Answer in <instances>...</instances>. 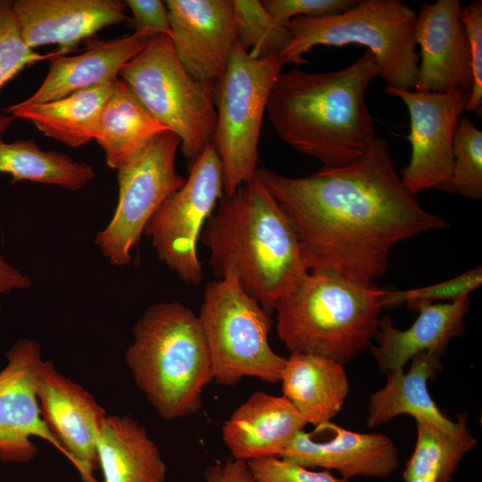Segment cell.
<instances>
[{
  "instance_id": "6da1fadb",
  "label": "cell",
  "mask_w": 482,
  "mask_h": 482,
  "mask_svg": "<svg viewBox=\"0 0 482 482\" xmlns=\"http://www.w3.org/2000/svg\"><path fill=\"white\" fill-rule=\"evenodd\" d=\"M254 178L287 216L309 270L373 283L396 244L449 227L404 187L383 137L344 165L299 178L257 168Z\"/></svg>"
},
{
  "instance_id": "7a4b0ae2",
  "label": "cell",
  "mask_w": 482,
  "mask_h": 482,
  "mask_svg": "<svg viewBox=\"0 0 482 482\" xmlns=\"http://www.w3.org/2000/svg\"><path fill=\"white\" fill-rule=\"evenodd\" d=\"M376 77L377 62L368 50L337 71L281 72L267 104L268 120L283 142L322 168L352 162L378 137L366 102Z\"/></svg>"
},
{
  "instance_id": "3957f363",
  "label": "cell",
  "mask_w": 482,
  "mask_h": 482,
  "mask_svg": "<svg viewBox=\"0 0 482 482\" xmlns=\"http://www.w3.org/2000/svg\"><path fill=\"white\" fill-rule=\"evenodd\" d=\"M200 240L215 277L233 273L269 313L309 272L291 222L255 178L222 195Z\"/></svg>"
},
{
  "instance_id": "277c9868",
  "label": "cell",
  "mask_w": 482,
  "mask_h": 482,
  "mask_svg": "<svg viewBox=\"0 0 482 482\" xmlns=\"http://www.w3.org/2000/svg\"><path fill=\"white\" fill-rule=\"evenodd\" d=\"M385 295L372 282L309 270L275 306L278 336L290 353L347 364L371 344Z\"/></svg>"
},
{
  "instance_id": "5b68a950",
  "label": "cell",
  "mask_w": 482,
  "mask_h": 482,
  "mask_svg": "<svg viewBox=\"0 0 482 482\" xmlns=\"http://www.w3.org/2000/svg\"><path fill=\"white\" fill-rule=\"evenodd\" d=\"M125 353L137 386L166 420L196 413L213 379L211 354L198 315L178 302L147 307L133 327Z\"/></svg>"
},
{
  "instance_id": "8992f818",
  "label": "cell",
  "mask_w": 482,
  "mask_h": 482,
  "mask_svg": "<svg viewBox=\"0 0 482 482\" xmlns=\"http://www.w3.org/2000/svg\"><path fill=\"white\" fill-rule=\"evenodd\" d=\"M416 18V12L400 0H358L341 13L295 17L286 24L288 41L279 55L284 64H306L303 54L317 46L357 44L374 55L377 75L386 87L411 90L419 72Z\"/></svg>"
},
{
  "instance_id": "52a82bcc",
  "label": "cell",
  "mask_w": 482,
  "mask_h": 482,
  "mask_svg": "<svg viewBox=\"0 0 482 482\" xmlns=\"http://www.w3.org/2000/svg\"><path fill=\"white\" fill-rule=\"evenodd\" d=\"M119 76L149 114L177 135L186 157L192 161L212 142L215 87L188 74L170 37L153 36Z\"/></svg>"
},
{
  "instance_id": "ba28073f",
  "label": "cell",
  "mask_w": 482,
  "mask_h": 482,
  "mask_svg": "<svg viewBox=\"0 0 482 482\" xmlns=\"http://www.w3.org/2000/svg\"><path fill=\"white\" fill-rule=\"evenodd\" d=\"M270 314L233 273L206 284L198 317L217 383L235 386L245 377L280 382L287 358L270 345Z\"/></svg>"
},
{
  "instance_id": "9c48e42d",
  "label": "cell",
  "mask_w": 482,
  "mask_h": 482,
  "mask_svg": "<svg viewBox=\"0 0 482 482\" xmlns=\"http://www.w3.org/2000/svg\"><path fill=\"white\" fill-rule=\"evenodd\" d=\"M283 66L279 54L254 58L235 46L216 87V126L211 142L221 163L224 195L254 179L263 116Z\"/></svg>"
},
{
  "instance_id": "30bf717a",
  "label": "cell",
  "mask_w": 482,
  "mask_h": 482,
  "mask_svg": "<svg viewBox=\"0 0 482 482\" xmlns=\"http://www.w3.org/2000/svg\"><path fill=\"white\" fill-rule=\"evenodd\" d=\"M180 139L166 130L139 154L117 170L118 203L106 227L95 243L113 266L131 262L132 249L160 206L184 184L176 170L175 158Z\"/></svg>"
},
{
  "instance_id": "8fae6325",
  "label": "cell",
  "mask_w": 482,
  "mask_h": 482,
  "mask_svg": "<svg viewBox=\"0 0 482 482\" xmlns=\"http://www.w3.org/2000/svg\"><path fill=\"white\" fill-rule=\"evenodd\" d=\"M223 195L221 163L210 143L191 161L183 186L145 226L144 234L151 238L157 256L187 284L203 280L197 242Z\"/></svg>"
},
{
  "instance_id": "7c38bea8",
  "label": "cell",
  "mask_w": 482,
  "mask_h": 482,
  "mask_svg": "<svg viewBox=\"0 0 482 482\" xmlns=\"http://www.w3.org/2000/svg\"><path fill=\"white\" fill-rule=\"evenodd\" d=\"M386 92L401 99L410 115L407 139L411 155L401 170L403 185L414 195L428 189L453 193V137L470 93H424L390 87Z\"/></svg>"
},
{
  "instance_id": "4fadbf2b",
  "label": "cell",
  "mask_w": 482,
  "mask_h": 482,
  "mask_svg": "<svg viewBox=\"0 0 482 482\" xmlns=\"http://www.w3.org/2000/svg\"><path fill=\"white\" fill-rule=\"evenodd\" d=\"M36 392L42 419L84 482H98L96 444L107 416L81 386L59 373L52 361L36 369Z\"/></svg>"
},
{
  "instance_id": "5bb4252c",
  "label": "cell",
  "mask_w": 482,
  "mask_h": 482,
  "mask_svg": "<svg viewBox=\"0 0 482 482\" xmlns=\"http://www.w3.org/2000/svg\"><path fill=\"white\" fill-rule=\"evenodd\" d=\"M178 59L197 82L215 87L237 44L232 0H167Z\"/></svg>"
},
{
  "instance_id": "9a60e30c",
  "label": "cell",
  "mask_w": 482,
  "mask_h": 482,
  "mask_svg": "<svg viewBox=\"0 0 482 482\" xmlns=\"http://www.w3.org/2000/svg\"><path fill=\"white\" fill-rule=\"evenodd\" d=\"M7 363L0 370V461L26 463L37 454L31 441L44 439L62 453L45 424L36 392V369L41 346L33 339H18L6 352Z\"/></svg>"
},
{
  "instance_id": "2e32d148",
  "label": "cell",
  "mask_w": 482,
  "mask_h": 482,
  "mask_svg": "<svg viewBox=\"0 0 482 482\" xmlns=\"http://www.w3.org/2000/svg\"><path fill=\"white\" fill-rule=\"evenodd\" d=\"M461 6L459 0L420 4L414 32L415 44L420 50L416 91H471L470 55L460 18Z\"/></svg>"
},
{
  "instance_id": "e0dca14e",
  "label": "cell",
  "mask_w": 482,
  "mask_h": 482,
  "mask_svg": "<svg viewBox=\"0 0 482 482\" xmlns=\"http://www.w3.org/2000/svg\"><path fill=\"white\" fill-rule=\"evenodd\" d=\"M120 0H16L13 11L24 43L33 49L55 44L59 54L78 50L79 44L110 25L128 21Z\"/></svg>"
},
{
  "instance_id": "ac0fdd59",
  "label": "cell",
  "mask_w": 482,
  "mask_h": 482,
  "mask_svg": "<svg viewBox=\"0 0 482 482\" xmlns=\"http://www.w3.org/2000/svg\"><path fill=\"white\" fill-rule=\"evenodd\" d=\"M328 438L300 431L278 456L309 469L336 470L342 478H388L398 467V449L382 433H359L328 422Z\"/></svg>"
},
{
  "instance_id": "d6986e66",
  "label": "cell",
  "mask_w": 482,
  "mask_h": 482,
  "mask_svg": "<svg viewBox=\"0 0 482 482\" xmlns=\"http://www.w3.org/2000/svg\"><path fill=\"white\" fill-rule=\"evenodd\" d=\"M470 310V295L445 303L419 307V315L407 329L394 327L389 314L379 320L369 348L381 372L404 370L417 354L426 352L443 356L449 343L464 333V318Z\"/></svg>"
},
{
  "instance_id": "ffe728a7",
  "label": "cell",
  "mask_w": 482,
  "mask_h": 482,
  "mask_svg": "<svg viewBox=\"0 0 482 482\" xmlns=\"http://www.w3.org/2000/svg\"><path fill=\"white\" fill-rule=\"evenodd\" d=\"M307 423L283 395L253 392L222 427V439L234 460L279 456Z\"/></svg>"
},
{
  "instance_id": "44dd1931",
  "label": "cell",
  "mask_w": 482,
  "mask_h": 482,
  "mask_svg": "<svg viewBox=\"0 0 482 482\" xmlns=\"http://www.w3.org/2000/svg\"><path fill=\"white\" fill-rule=\"evenodd\" d=\"M151 37L144 32H133L110 40H87L84 53L51 59L49 71L41 86L21 103H46L115 81L121 68L146 46Z\"/></svg>"
},
{
  "instance_id": "7402d4cb",
  "label": "cell",
  "mask_w": 482,
  "mask_h": 482,
  "mask_svg": "<svg viewBox=\"0 0 482 482\" xmlns=\"http://www.w3.org/2000/svg\"><path fill=\"white\" fill-rule=\"evenodd\" d=\"M407 371L398 370L386 373V383L374 392L368 405L367 426L374 428L399 415H410L416 422L436 426L453 435L470 432L466 414L458 421L448 419L429 395L428 381L442 369L441 357L420 353L411 360Z\"/></svg>"
},
{
  "instance_id": "603a6c76",
  "label": "cell",
  "mask_w": 482,
  "mask_h": 482,
  "mask_svg": "<svg viewBox=\"0 0 482 482\" xmlns=\"http://www.w3.org/2000/svg\"><path fill=\"white\" fill-rule=\"evenodd\" d=\"M280 382L282 395L314 427L330 422L349 393L344 365L315 354L291 353Z\"/></svg>"
},
{
  "instance_id": "cb8c5ba5",
  "label": "cell",
  "mask_w": 482,
  "mask_h": 482,
  "mask_svg": "<svg viewBox=\"0 0 482 482\" xmlns=\"http://www.w3.org/2000/svg\"><path fill=\"white\" fill-rule=\"evenodd\" d=\"M96 449L104 482H165L166 466L156 444L130 417L107 415Z\"/></svg>"
},
{
  "instance_id": "d4e9b609",
  "label": "cell",
  "mask_w": 482,
  "mask_h": 482,
  "mask_svg": "<svg viewBox=\"0 0 482 482\" xmlns=\"http://www.w3.org/2000/svg\"><path fill=\"white\" fill-rule=\"evenodd\" d=\"M115 81L46 103L15 104L4 109V112L30 121L44 135L70 147H79L94 139L102 109Z\"/></svg>"
},
{
  "instance_id": "484cf974",
  "label": "cell",
  "mask_w": 482,
  "mask_h": 482,
  "mask_svg": "<svg viewBox=\"0 0 482 482\" xmlns=\"http://www.w3.org/2000/svg\"><path fill=\"white\" fill-rule=\"evenodd\" d=\"M166 130L118 79L102 109L94 139L104 152L107 165L117 170Z\"/></svg>"
},
{
  "instance_id": "4316f807",
  "label": "cell",
  "mask_w": 482,
  "mask_h": 482,
  "mask_svg": "<svg viewBox=\"0 0 482 482\" xmlns=\"http://www.w3.org/2000/svg\"><path fill=\"white\" fill-rule=\"evenodd\" d=\"M13 120L12 115L0 114V173L10 174L12 184L28 180L75 192L95 178L89 164L60 152L44 151L34 139L4 142L3 134Z\"/></svg>"
},
{
  "instance_id": "83f0119b",
  "label": "cell",
  "mask_w": 482,
  "mask_h": 482,
  "mask_svg": "<svg viewBox=\"0 0 482 482\" xmlns=\"http://www.w3.org/2000/svg\"><path fill=\"white\" fill-rule=\"evenodd\" d=\"M417 423L415 448L403 470L404 481L439 472L453 477L477 441L470 432L453 435L426 422Z\"/></svg>"
},
{
  "instance_id": "f1b7e54d",
  "label": "cell",
  "mask_w": 482,
  "mask_h": 482,
  "mask_svg": "<svg viewBox=\"0 0 482 482\" xmlns=\"http://www.w3.org/2000/svg\"><path fill=\"white\" fill-rule=\"evenodd\" d=\"M237 43L254 58L280 54L288 41L285 25L276 22L261 1L232 0Z\"/></svg>"
},
{
  "instance_id": "f546056e",
  "label": "cell",
  "mask_w": 482,
  "mask_h": 482,
  "mask_svg": "<svg viewBox=\"0 0 482 482\" xmlns=\"http://www.w3.org/2000/svg\"><path fill=\"white\" fill-rule=\"evenodd\" d=\"M452 191L478 200L482 197V131L468 116L460 118L453 137Z\"/></svg>"
},
{
  "instance_id": "4dcf8cb0",
  "label": "cell",
  "mask_w": 482,
  "mask_h": 482,
  "mask_svg": "<svg viewBox=\"0 0 482 482\" xmlns=\"http://www.w3.org/2000/svg\"><path fill=\"white\" fill-rule=\"evenodd\" d=\"M56 56H61L56 50L40 54L27 46L19 29L13 1L0 0V88L25 67Z\"/></svg>"
},
{
  "instance_id": "1f68e13d",
  "label": "cell",
  "mask_w": 482,
  "mask_h": 482,
  "mask_svg": "<svg viewBox=\"0 0 482 482\" xmlns=\"http://www.w3.org/2000/svg\"><path fill=\"white\" fill-rule=\"evenodd\" d=\"M482 269L478 267L452 279L420 288L400 291H386L385 308L395 307L403 303L413 311L422 304L435 303L439 300L454 301L470 294L481 286Z\"/></svg>"
},
{
  "instance_id": "d6a6232c",
  "label": "cell",
  "mask_w": 482,
  "mask_h": 482,
  "mask_svg": "<svg viewBox=\"0 0 482 482\" xmlns=\"http://www.w3.org/2000/svg\"><path fill=\"white\" fill-rule=\"evenodd\" d=\"M253 482H351L328 470L314 471L278 456L246 461Z\"/></svg>"
},
{
  "instance_id": "836d02e7",
  "label": "cell",
  "mask_w": 482,
  "mask_h": 482,
  "mask_svg": "<svg viewBox=\"0 0 482 482\" xmlns=\"http://www.w3.org/2000/svg\"><path fill=\"white\" fill-rule=\"evenodd\" d=\"M460 18L464 28L472 70L473 85L466 110L477 116L482 112V1L475 0L461 6Z\"/></svg>"
},
{
  "instance_id": "e575fe53",
  "label": "cell",
  "mask_w": 482,
  "mask_h": 482,
  "mask_svg": "<svg viewBox=\"0 0 482 482\" xmlns=\"http://www.w3.org/2000/svg\"><path fill=\"white\" fill-rule=\"evenodd\" d=\"M271 18L285 25L292 19L320 17L345 12L354 6L358 0H263L261 1Z\"/></svg>"
},
{
  "instance_id": "d590c367",
  "label": "cell",
  "mask_w": 482,
  "mask_h": 482,
  "mask_svg": "<svg viewBox=\"0 0 482 482\" xmlns=\"http://www.w3.org/2000/svg\"><path fill=\"white\" fill-rule=\"evenodd\" d=\"M132 17L128 21L134 32H144L151 37L155 35L171 36L168 10L161 0H126Z\"/></svg>"
},
{
  "instance_id": "8d00e7d4",
  "label": "cell",
  "mask_w": 482,
  "mask_h": 482,
  "mask_svg": "<svg viewBox=\"0 0 482 482\" xmlns=\"http://www.w3.org/2000/svg\"><path fill=\"white\" fill-rule=\"evenodd\" d=\"M205 482H253L246 461L229 459L224 463L207 466Z\"/></svg>"
},
{
  "instance_id": "74e56055",
  "label": "cell",
  "mask_w": 482,
  "mask_h": 482,
  "mask_svg": "<svg viewBox=\"0 0 482 482\" xmlns=\"http://www.w3.org/2000/svg\"><path fill=\"white\" fill-rule=\"evenodd\" d=\"M31 285L29 277L12 265L0 253V312L3 309L2 295L27 289Z\"/></svg>"
},
{
  "instance_id": "f35d334b",
  "label": "cell",
  "mask_w": 482,
  "mask_h": 482,
  "mask_svg": "<svg viewBox=\"0 0 482 482\" xmlns=\"http://www.w3.org/2000/svg\"><path fill=\"white\" fill-rule=\"evenodd\" d=\"M452 477L439 472L405 480V482H451Z\"/></svg>"
}]
</instances>
